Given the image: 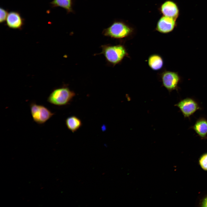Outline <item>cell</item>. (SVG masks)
Returning <instances> with one entry per match:
<instances>
[{
  "label": "cell",
  "mask_w": 207,
  "mask_h": 207,
  "mask_svg": "<svg viewBox=\"0 0 207 207\" xmlns=\"http://www.w3.org/2000/svg\"><path fill=\"white\" fill-rule=\"evenodd\" d=\"M101 52L106 61L113 66L120 63L128 55L125 47L121 44L115 45H104L101 46Z\"/></svg>",
  "instance_id": "6da1fadb"
},
{
  "label": "cell",
  "mask_w": 207,
  "mask_h": 207,
  "mask_svg": "<svg viewBox=\"0 0 207 207\" xmlns=\"http://www.w3.org/2000/svg\"><path fill=\"white\" fill-rule=\"evenodd\" d=\"M134 32L133 28L128 24L121 21H116L104 29L102 34L106 37L120 39L131 36Z\"/></svg>",
  "instance_id": "7a4b0ae2"
},
{
  "label": "cell",
  "mask_w": 207,
  "mask_h": 207,
  "mask_svg": "<svg viewBox=\"0 0 207 207\" xmlns=\"http://www.w3.org/2000/svg\"><path fill=\"white\" fill-rule=\"evenodd\" d=\"M75 95L68 87L64 86L54 89L49 96L47 101L55 106H65L69 103Z\"/></svg>",
  "instance_id": "3957f363"
},
{
  "label": "cell",
  "mask_w": 207,
  "mask_h": 207,
  "mask_svg": "<svg viewBox=\"0 0 207 207\" xmlns=\"http://www.w3.org/2000/svg\"><path fill=\"white\" fill-rule=\"evenodd\" d=\"M30 109L33 120L38 124L45 123L54 114L45 106L34 102L30 104Z\"/></svg>",
  "instance_id": "277c9868"
},
{
  "label": "cell",
  "mask_w": 207,
  "mask_h": 207,
  "mask_svg": "<svg viewBox=\"0 0 207 207\" xmlns=\"http://www.w3.org/2000/svg\"><path fill=\"white\" fill-rule=\"evenodd\" d=\"M175 106L179 109L185 118L190 119L191 116L202 108L200 104L195 99L187 97L181 100Z\"/></svg>",
  "instance_id": "5b68a950"
},
{
  "label": "cell",
  "mask_w": 207,
  "mask_h": 207,
  "mask_svg": "<svg viewBox=\"0 0 207 207\" xmlns=\"http://www.w3.org/2000/svg\"><path fill=\"white\" fill-rule=\"evenodd\" d=\"M160 77L163 86L169 92L174 90L178 91V85L182 78L177 72L165 70L161 73Z\"/></svg>",
  "instance_id": "8992f818"
},
{
  "label": "cell",
  "mask_w": 207,
  "mask_h": 207,
  "mask_svg": "<svg viewBox=\"0 0 207 207\" xmlns=\"http://www.w3.org/2000/svg\"><path fill=\"white\" fill-rule=\"evenodd\" d=\"M175 20L171 17L162 16L157 22L156 30L163 34L170 32L175 27Z\"/></svg>",
  "instance_id": "52a82bcc"
},
{
  "label": "cell",
  "mask_w": 207,
  "mask_h": 207,
  "mask_svg": "<svg viewBox=\"0 0 207 207\" xmlns=\"http://www.w3.org/2000/svg\"><path fill=\"white\" fill-rule=\"evenodd\" d=\"M6 21L7 26L13 29H21L24 24V20L20 14L14 11L8 13Z\"/></svg>",
  "instance_id": "ba28073f"
},
{
  "label": "cell",
  "mask_w": 207,
  "mask_h": 207,
  "mask_svg": "<svg viewBox=\"0 0 207 207\" xmlns=\"http://www.w3.org/2000/svg\"><path fill=\"white\" fill-rule=\"evenodd\" d=\"M159 10L163 16L176 19L178 14L179 10L176 4L173 2L167 0L160 5Z\"/></svg>",
  "instance_id": "9c48e42d"
},
{
  "label": "cell",
  "mask_w": 207,
  "mask_h": 207,
  "mask_svg": "<svg viewBox=\"0 0 207 207\" xmlns=\"http://www.w3.org/2000/svg\"><path fill=\"white\" fill-rule=\"evenodd\" d=\"M190 128L193 129L202 139H207V118L200 117Z\"/></svg>",
  "instance_id": "30bf717a"
},
{
  "label": "cell",
  "mask_w": 207,
  "mask_h": 207,
  "mask_svg": "<svg viewBox=\"0 0 207 207\" xmlns=\"http://www.w3.org/2000/svg\"><path fill=\"white\" fill-rule=\"evenodd\" d=\"M164 60L162 57L157 54L150 55L148 58L147 64L152 70L157 71L161 69L163 66Z\"/></svg>",
  "instance_id": "8fae6325"
},
{
  "label": "cell",
  "mask_w": 207,
  "mask_h": 207,
  "mask_svg": "<svg viewBox=\"0 0 207 207\" xmlns=\"http://www.w3.org/2000/svg\"><path fill=\"white\" fill-rule=\"evenodd\" d=\"M52 7H60L65 9L67 13H74V0H53L50 3Z\"/></svg>",
  "instance_id": "7c38bea8"
},
{
  "label": "cell",
  "mask_w": 207,
  "mask_h": 207,
  "mask_svg": "<svg viewBox=\"0 0 207 207\" xmlns=\"http://www.w3.org/2000/svg\"><path fill=\"white\" fill-rule=\"evenodd\" d=\"M65 123L67 128L73 133L79 129L82 124L81 120L74 116L67 118L65 120Z\"/></svg>",
  "instance_id": "4fadbf2b"
},
{
  "label": "cell",
  "mask_w": 207,
  "mask_h": 207,
  "mask_svg": "<svg viewBox=\"0 0 207 207\" xmlns=\"http://www.w3.org/2000/svg\"><path fill=\"white\" fill-rule=\"evenodd\" d=\"M199 162L202 168L207 171V153L204 154L200 157Z\"/></svg>",
  "instance_id": "5bb4252c"
},
{
  "label": "cell",
  "mask_w": 207,
  "mask_h": 207,
  "mask_svg": "<svg viewBox=\"0 0 207 207\" xmlns=\"http://www.w3.org/2000/svg\"><path fill=\"white\" fill-rule=\"evenodd\" d=\"M0 11V23H2L6 21L9 13L7 10L1 7Z\"/></svg>",
  "instance_id": "9a60e30c"
},
{
  "label": "cell",
  "mask_w": 207,
  "mask_h": 207,
  "mask_svg": "<svg viewBox=\"0 0 207 207\" xmlns=\"http://www.w3.org/2000/svg\"><path fill=\"white\" fill-rule=\"evenodd\" d=\"M200 205L201 207H207V196L203 199Z\"/></svg>",
  "instance_id": "2e32d148"
}]
</instances>
